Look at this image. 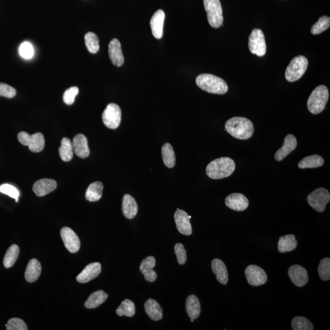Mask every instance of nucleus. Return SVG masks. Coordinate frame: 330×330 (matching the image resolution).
<instances>
[{
  "instance_id": "obj_45",
  "label": "nucleus",
  "mask_w": 330,
  "mask_h": 330,
  "mask_svg": "<svg viewBox=\"0 0 330 330\" xmlns=\"http://www.w3.org/2000/svg\"><path fill=\"white\" fill-rule=\"evenodd\" d=\"M16 95V90L11 86L0 83V96L8 99L13 98Z\"/></svg>"
},
{
  "instance_id": "obj_4",
  "label": "nucleus",
  "mask_w": 330,
  "mask_h": 330,
  "mask_svg": "<svg viewBox=\"0 0 330 330\" xmlns=\"http://www.w3.org/2000/svg\"><path fill=\"white\" fill-rule=\"evenodd\" d=\"M329 99V91L325 85H320L312 91L307 100V106L310 113L317 115L325 109Z\"/></svg>"
},
{
  "instance_id": "obj_9",
  "label": "nucleus",
  "mask_w": 330,
  "mask_h": 330,
  "mask_svg": "<svg viewBox=\"0 0 330 330\" xmlns=\"http://www.w3.org/2000/svg\"><path fill=\"white\" fill-rule=\"evenodd\" d=\"M248 48L251 54L264 56L267 51L264 35L261 30L254 29L249 37Z\"/></svg>"
},
{
  "instance_id": "obj_32",
  "label": "nucleus",
  "mask_w": 330,
  "mask_h": 330,
  "mask_svg": "<svg viewBox=\"0 0 330 330\" xmlns=\"http://www.w3.org/2000/svg\"><path fill=\"white\" fill-rule=\"evenodd\" d=\"M323 164V157L318 155H312L302 159L298 163V167L301 169L315 168L320 167Z\"/></svg>"
},
{
  "instance_id": "obj_13",
  "label": "nucleus",
  "mask_w": 330,
  "mask_h": 330,
  "mask_svg": "<svg viewBox=\"0 0 330 330\" xmlns=\"http://www.w3.org/2000/svg\"><path fill=\"white\" fill-rule=\"evenodd\" d=\"M291 281L297 287H303L308 282V274L304 267L299 265L291 266L288 270Z\"/></svg>"
},
{
  "instance_id": "obj_46",
  "label": "nucleus",
  "mask_w": 330,
  "mask_h": 330,
  "mask_svg": "<svg viewBox=\"0 0 330 330\" xmlns=\"http://www.w3.org/2000/svg\"><path fill=\"white\" fill-rule=\"evenodd\" d=\"M191 321H192V322H193V321H194V319H193V318H191Z\"/></svg>"
},
{
  "instance_id": "obj_18",
  "label": "nucleus",
  "mask_w": 330,
  "mask_h": 330,
  "mask_svg": "<svg viewBox=\"0 0 330 330\" xmlns=\"http://www.w3.org/2000/svg\"><path fill=\"white\" fill-rule=\"evenodd\" d=\"M109 54L111 62L114 65L120 67L124 63V58L122 52L121 44L117 39H113L109 46Z\"/></svg>"
},
{
  "instance_id": "obj_16",
  "label": "nucleus",
  "mask_w": 330,
  "mask_h": 330,
  "mask_svg": "<svg viewBox=\"0 0 330 330\" xmlns=\"http://www.w3.org/2000/svg\"><path fill=\"white\" fill-rule=\"evenodd\" d=\"M101 268V264L99 262L90 263L77 276V281L80 283H87L99 275Z\"/></svg>"
},
{
  "instance_id": "obj_30",
  "label": "nucleus",
  "mask_w": 330,
  "mask_h": 330,
  "mask_svg": "<svg viewBox=\"0 0 330 330\" xmlns=\"http://www.w3.org/2000/svg\"><path fill=\"white\" fill-rule=\"evenodd\" d=\"M108 295L103 290H98L93 292L89 296L87 301L85 302V306L88 309L96 308L100 305L107 300Z\"/></svg>"
},
{
  "instance_id": "obj_43",
  "label": "nucleus",
  "mask_w": 330,
  "mask_h": 330,
  "mask_svg": "<svg viewBox=\"0 0 330 330\" xmlns=\"http://www.w3.org/2000/svg\"><path fill=\"white\" fill-rule=\"evenodd\" d=\"M79 90L76 87H71L66 90L64 93L63 101L66 104L71 105L74 104L75 99L79 94Z\"/></svg>"
},
{
  "instance_id": "obj_23",
  "label": "nucleus",
  "mask_w": 330,
  "mask_h": 330,
  "mask_svg": "<svg viewBox=\"0 0 330 330\" xmlns=\"http://www.w3.org/2000/svg\"><path fill=\"white\" fill-rule=\"evenodd\" d=\"M138 204L134 197L126 194L123 197L122 210L124 217L127 219H133L138 213Z\"/></svg>"
},
{
  "instance_id": "obj_42",
  "label": "nucleus",
  "mask_w": 330,
  "mask_h": 330,
  "mask_svg": "<svg viewBox=\"0 0 330 330\" xmlns=\"http://www.w3.org/2000/svg\"><path fill=\"white\" fill-rule=\"evenodd\" d=\"M19 54L24 59H31L34 55V49H33L32 44L29 42H25L22 43L19 47Z\"/></svg>"
},
{
  "instance_id": "obj_24",
  "label": "nucleus",
  "mask_w": 330,
  "mask_h": 330,
  "mask_svg": "<svg viewBox=\"0 0 330 330\" xmlns=\"http://www.w3.org/2000/svg\"><path fill=\"white\" fill-rule=\"evenodd\" d=\"M211 265L213 272L218 281L222 284H227L229 279L228 271L224 263L220 259H215L212 260Z\"/></svg>"
},
{
  "instance_id": "obj_11",
  "label": "nucleus",
  "mask_w": 330,
  "mask_h": 330,
  "mask_svg": "<svg viewBox=\"0 0 330 330\" xmlns=\"http://www.w3.org/2000/svg\"><path fill=\"white\" fill-rule=\"evenodd\" d=\"M245 276L248 282L253 286H259L266 283L268 277L262 268L256 265H250L246 267Z\"/></svg>"
},
{
  "instance_id": "obj_26",
  "label": "nucleus",
  "mask_w": 330,
  "mask_h": 330,
  "mask_svg": "<svg viewBox=\"0 0 330 330\" xmlns=\"http://www.w3.org/2000/svg\"><path fill=\"white\" fill-rule=\"evenodd\" d=\"M145 308L147 314L152 320L158 321L163 317V309L155 299L149 298L145 302Z\"/></svg>"
},
{
  "instance_id": "obj_21",
  "label": "nucleus",
  "mask_w": 330,
  "mask_h": 330,
  "mask_svg": "<svg viewBox=\"0 0 330 330\" xmlns=\"http://www.w3.org/2000/svg\"><path fill=\"white\" fill-rule=\"evenodd\" d=\"M72 143H73L74 152L78 157L82 158V159H86L89 157L90 151L86 136L83 134H78L75 136Z\"/></svg>"
},
{
  "instance_id": "obj_22",
  "label": "nucleus",
  "mask_w": 330,
  "mask_h": 330,
  "mask_svg": "<svg viewBox=\"0 0 330 330\" xmlns=\"http://www.w3.org/2000/svg\"><path fill=\"white\" fill-rule=\"evenodd\" d=\"M155 263L156 260L153 256L146 257L141 262L140 270L147 281L152 282L157 279V273L153 270Z\"/></svg>"
},
{
  "instance_id": "obj_2",
  "label": "nucleus",
  "mask_w": 330,
  "mask_h": 330,
  "mask_svg": "<svg viewBox=\"0 0 330 330\" xmlns=\"http://www.w3.org/2000/svg\"><path fill=\"white\" fill-rule=\"evenodd\" d=\"M235 169L234 160L229 157H221L209 163L206 168V174L212 179H221L231 176Z\"/></svg>"
},
{
  "instance_id": "obj_35",
  "label": "nucleus",
  "mask_w": 330,
  "mask_h": 330,
  "mask_svg": "<svg viewBox=\"0 0 330 330\" xmlns=\"http://www.w3.org/2000/svg\"><path fill=\"white\" fill-rule=\"evenodd\" d=\"M116 314L119 316L126 315L128 317H133L135 314V306L134 302L129 299H124L120 306L116 309Z\"/></svg>"
},
{
  "instance_id": "obj_10",
  "label": "nucleus",
  "mask_w": 330,
  "mask_h": 330,
  "mask_svg": "<svg viewBox=\"0 0 330 330\" xmlns=\"http://www.w3.org/2000/svg\"><path fill=\"white\" fill-rule=\"evenodd\" d=\"M120 107L115 104H110L102 113V121L105 126L110 129L118 128L121 121Z\"/></svg>"
},
{
  "instance_id": "obj_38",
  "label": "nucleus",
  "mask_w": 330,
  "mask_h": 330,
  "mask_svg": "<svg viewBox=\"0 0 330 330\" xmlns=\"http://www.w3.org/2000/svg\"><path fill=\"white\" fill-rule=\"evenodd\" d=\"M330 26V18L328 16H321L318 21L311 28L312 35H320L323 32L326 31Z\"/></svg>"
},
{
  "instance_id": "obj_14",
  "label": "nucleus",
  "mask_w": 330,
  "mask_h": 330,
  "mask_svg": "<svg viewBox=\"0 0 330 330\" xmlns=\"http://www.w3.org/2000/svg\"><path fill=\"white\" fill-rule=\"evenodd\" d=\"M174 218L177 229L181 234L185 235H190L192 234L190 218L187 212L184 210L177 209V211L174 213Z\"/></svg>"
},
{
  "instance_id": "obj_40",
  "label": "nucleus",
  "mask_w": 330,
  "mask_h": 330,
  "mask_svg": "<svg viewBox=\"0 0 330 330\" xmlns=\"http://www.w3.org/2000/svg\"><path fill=\"white\" fill-rule=\"evenodd\" d=\"M8 330H27V326L23 320L19 318H12L6 324Z\"/></svg>"
},
{
  "instance_id": "obj_28",
  "label": "nucleus",
  "mask_w": 330,
  "mask_h": 330,
  "mask_svg": "<svg viewBox=\"0 0 330 330\" xmlns=\"http://www.w3.org/2000/svg\"><path fill=\"white\" fill-rule=\"evenodd\" d=\"M297 244L295 237L292 234L282 236L278 241V251L281 253L292 251L296 248Z\"/></svg>"
},
{
  "instance_id": "obj_41",
  "label": "nucleus",
  "mask_w": 330,
  "mask_h": 330,
  "mask_svg": "<svg viewBox=\"0 0 330 330\" xmlns=\"http://www.w3.org/2000/svg\"><path fill=\"white\" fill-rule=\"evenodd\" d=\"M0 192L15 199L16 201L18 202L20 193L13 185L7 184L2 185L0 186Z\"/></svg>"
},
{
  "instance_id": "obj_25",
  "label": "nucleus",
  "mask_w": 330,
  "mask_h": 330,
  "mask_svg": "<svg viewBox=\"0 0 330 330\" xmlns=\"http://www.w3.org/2000/svg\"><path fill=\"white\" fill-rule=\"evenodd\" d=\"M42 271L41 265L37 259H32L28 264L25 278L29 282L37 281L41 275Z\"/></svg>"
},
{
  "instance_id": "obj_44",
  "label": "nucleus",
  "mask_w": 330,
  "mask_h": 330,
  "mask_svg": "<svg viewBox=\"0 0 330 330\" xmlns=\"http://www.w3.org/2000/svg\"><path fill=\"white\" fill-rule=\"evenodd\" d=\"M174 252L176 255L177 262L180 265L185 264L187 261V252L182 243H177L174 246Z\"/></svg>"
},
{
  "instance_id": "obj_37",
  "label": "nucleus",
  "mask_w": 330,
  "mask_h": 330,
  "mask_svg": "<svg viewBox=\"0 0 330 330\" xmlns=\"http://www.w3.org/2000/svg\"><path fill=\"white\" fill-rule=\"evenodd\" d=\"M292 328L293 330H313L314 326L307 318L296 316L292 320Z\"/></svg>"
},
{
  "instance_id": "obj_8",
  "label": "nucleus",
  "mask_w": 330,
  "mask_h": 330,
  "mask_svg": "<svg viewBox=\"0 0 330 330\" xmlns=\"http://www.w3.org/2000/svg\"><path fill=\"white\" fill-rule=\"evenodd\" d=\"M18 140L22 145L29 146L33 152H41L45 146V139L41 133L30 135L26 132H21L18 134Z\"/></svg>"
},
{
  "instance_id": "obj_3",
  "label": "nucleus",
  "mask_w": 330,
  "mask_h": 330,
  "mask_svg": "<svg viewBox=\"0 0 330 330\" xmlns=\"http://www.w3.org/2000/svg\"><path fill=\"white\" fill-rule=\"evenodd\" d=\"M197 86L206 92L222 94H226L228 91V86L224 80L212 74L199 75L196 79Z\"/></svg>"
},
{
  "instance_id": "obj_19",
  "label": "nucleus",
  "mask_w": 330,
  "mask_h": 330,
  "mask_svg": "<svg viewBox=\"0 0 330 330\" xmlns=\"http://www.w3.org/2000/svg\"><path fill=\"white\" fill-rule=\"evenodd\" d=\"M57 183L54 179H42L35 183L33 187V191L38 196L42 197L48 195L56 189Z\"/></svg>"
},
{
  "instance_id": "obj_27",
  "label": "nucleus",
  "mask_w": 330,
  "mask_h": 330,
  "mask_svg": "<svg viewBox=\"0 0 330 330\" xmlns=\"http://www.w3.org/2000/svg\"><path fill=\"white\" fill-rule=\"evenodd\" d=\"M186 310L188 315L190 318L196 319L200 315L201 305L197 296L195 295H191L186 301Z\"/></svg>"
},
{
  "instance_id": "obj_36",
  "label": "nucleus",
  "mask_w": 330,
  "mask_h": 330,
  "mask_svg": "<svg viewBox=\"0 0 330 330\" xmlns=\"http://www.w3.org/2000/svg\"><path fill=\"white\" fill-rule=\"evenodd\" d=\"M85 45L91 54H97L99 51V40L95 33L88 32L85 36Z\"/></svg>"
},
{
  "instance_id": "obj_7",
  "label": "nucleus",
  "mask_w": 330,
  "mask_h": 330,
  "mask_svg": "<svg viewBox=\"0 0 330 330\" xmlns=\"http://www.w3.org/2000/svg\"><path fill=\"white\" fill-rule=\"evenodd\" d=\"M329 201V191L324 188H318L313 191L307 198L309 206L318 213L325 211L326 204Z\"/></svg>"
},
{
  "instance_id": "obj_5",
  "label": "nucleus",
  "mask_w": 330,
  "mask_h": 330,
  "mask_svg": "<svg viewBox=\"0 0 330 330\" xmlns=\"http://www.w3.org/2000/svg\"><path fill=\"white\" fill-rule=\"evenodd\" d=\"M308 66V61L303 56L296 57L291 61L285 72V77L287 81L295 82L300 79L306 71Z\"/></svg>"
},
{
  "instance_id": "obj_33",
  "label": "nucleus",
  "mask_w": 330,
  "mask_h": 330,
  "mask_svg": "<svg viewBox=\"0 0 330 330\" xmlns=\"http://www.w3.org/2000/svg\"><path fill=\"white\" fill-rule=\"evenodd\" d=\"M162 155L163 163L168 168H173L176 164V156L173 147L170 143H165L162 146Z\"/></svg>"
},
{
  "instance_id": "obj_39",
  "label": "nucleus",
  "mask_w": 330,
  "mask_h": 330,
  "mask_svg": "<svg viewBox=\"0 0 330 330\" xmlns=\"http://www.w3.org/2000/svg\"><path fill=\"white\" fill-rule=\"evenodd\" d=\"M318 273L322 281H328L330 279V259L324 258L320 260L318 267Z\"/></svg>"
},
{
  "instance_id": "obj_15",
  "label": "nucleus",
  "mask_w": 330,
  "mask_h": 330,
  "mask_svg": "<svg viewBox=\"0 0 330 330\" xmlns=\"http://www.w3.org/2000/svg\"><path fill=\"white\" fill-rule=\"evenodd\" d=\"M225 204L227 207L235 211H243L247 209L249 201L247 198L243 194L235 193L226 197Z\"/></svg>"
},
{
  "instance_id": "obj_31",
  "label": "nucleus",
  "mask_w": 330,
  "mask_h": 330,
  "mask_svg": "<svg viewBox=\"0 0 330 330\" xmlns=\"http://www.w3.org/2000/svg\"><path fill=\"white\" fill-rule=\"evenodd\" d=\"M61 159L64 162H69L73 159L74 149L73 143L68 138H63L61 141V146L59 149Z\"/></svg>"
},
{
  "instance_id": "obj_12",
  "label": "nucleus",
  "mask_w": 330,
  "mask_h": 330,
  "mask_svg": "<svg viewBox=\"0 0 330 330\" xmlns=\"http://www.w3.org/2000/svg\"><path fill=\"white\" fill-rule=\"evenodd\" d=\"M62 237L65 247L71 253H76L79 251L80 248L79 237L73 229L68 227H64L61 230Z\"/></svg>"
},
{
  "instance_id": "obj_1",
  "label": "nucleus",
  "mask_w": 330,
  "mask_h": 330,
  "mask_svg": "<svg viewBox=\"0 0 330 330\" xmlns=\"http://www.w3.org/2000/svg\"><path fill=\"white\" fill-rule=\"evenodd\" d=\"M226 131L233 137L239 140H248L254 133L253 124L248 119L234 117L229 119L225 124Z\"/></svg>"
},
{
  "instance_id": "obj_29",
  "label": "nucleus",
  "mask_w": 330,
  "mask_h": 330,
  "mask_svg": "<svg viewBox=\"0 0 330 330\" xmlns=\"http://www.w3.org/2000/svg\"><path fill=\"white\" fill-rule=\"evenodd\" d=\"M104 185L101 182H95L90 184L86 191V199L88 201L96 202L100 200L102 198V191Z\"/></svg>"
},
{
  "instance_id": "obj_20",
  "label": "nucleus",
  "mask_w": 330,
  "mask_h": 330,
  "mask_svg": "<svg viewBox=\"0 0 330 330\" xmlns=\"http://www.w3.org/2000/svg\"><path fill=\"white\" fill-rule=\"evenodd\" d=\"M165 19L164 11L159 10L156 11L152 17L151 25L152 35L156 39H161L163 37V25Z\"/></svg>"
},
{
  "instance_id": "obj_34",
  "label": "nucleus",
  "mask_w": 330,
  "mask_h": 330,
  "mask_svg": "<svg viewBox=\"0 0 330 330\" xmlns=\"http://www.w3.org/2000/svg\"><path fill=\"white\" fill-rule=\"evenodd\" d=\"M19 253H20V249H19V246L15 244L11 245L8 249L4 260V264L6 268H10L15 264L18 259Z\"/></svg>"
},
{
  "instance_id": "obj_6",
  "label": "nucleus",
  "mask_w": 330,
  "mask_h": 330,
  "mask_svg": "<svg viewBox=\"0 0 330 330\" xmlns=\"http://www.w3.org/2000/svg\"><path fill=\"white\" fill-rule=\"evenodd\" d=\"M204 5L210 26L215 29L220 27L223 23V16L220 0H204Z\"/></svg>"
},
{
  "instance_id": "obj_17",
  "label": "nucleus",
  "mask_w": 330,
  "mask_h": 330,
  "mask_svg": "<svg viewBox=\"0 0 330 330\" xmlns=\"http://www.w3.org/2000/svg\"><path fill=\"white\" fill-rule=\"evenodd\" d=\"M296 146L297 141L295 136L292 134L287 135L285 138L283 146L278 150L274 155V159L278 162H281L296 149Z\"/></svg>"
}]
</instances>
